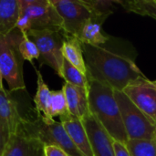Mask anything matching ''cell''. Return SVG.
<instances>
[{
  "mask_svg": "<svg viewBox=\"0 0 156 156\" xmlns=\"http://www.w3.org/2000/svg\"><path fill=\"white\" fill-rule=\"evenodd\" d=\"M87 78L122 91L130 83L145 76L136 63L126 55L104 46L82 44Z\"/></svg>",
  "mask_w": 156,
  "mask_h": 156,
  "instance_id": "obj_1",
  "label": "cell"
},
{
  "mask_svg": "<svg viewBox=\"0 0 156 156\" xmlns=\"http://www.w3.org/2000/svg\"><path fill=\"white\" fill-rule=\"evenodd\" d=\"M88 80L90 114L101 123L113 141L126 144L129 139L113 89L95 80Z\"/></svg>",
  "mask_w": 156,
  "mask_h": 156,
  "instance_id": "obj_2",
  "label": "cell"
},
{
  "mask_svg": "<svg viewBox=\"0 0 156 156\" xmlns=\"http://www.w3.org/2000/svg\"><path fill=\"white\" fill-rule=\"evenodd\" d=\"M19 7L16 28L21 33L30 30L63 31L62 18L50 0H19Z\"/></svg>",
  "mask_w": 156,
  "mask_h": 156,
  "instance_id": "obj_3",
  "label": "cell"
},
{
  "mask_svg": "<svg viewBox=\"0 0 156 156\" xmlns=\"http://www.w3.org/2000/svg\"><path fill=\"white\" fill-rule=\"evenodd\" d=\"M21 131L27 136L40 141L43 145H54L69 156H84L74 145L60 122L48 120L38 113L34 120L23 118Z\"/></svg>",
  "mask_w": 156,
  "mask_h": 156,
  "instance_id": "obj_4",
  "label": "cell"
},
{
  "mask_svg": "<svg viewBox=\"0 0 156 156\" xmlns=\"http://www.w3.org/2000/svg\"><path fill=\"white\" fill-rule=\"evenodd\" d=\"M22 33L14 29L5 36L0 35V70L10 91L26 90L23 74L24 59L18 50Z\"/></svg>",
  "mask_w": 156,
  "mask_h": 156,
  "instance_id": "obj_5",
  "label": "cell"
},
{
  "mask_svg": "<svg viewBox=\"0 0 156 156\" xmlns=\"http://www.w3.org/2000/svg\"><path fill=\"white\" fill-rule=\"evenodd\" d=\"M114 96L120 109L128 139L156 140L155 124L135 106L123 91L114 90Z\"/></svg>",
  "mask_w": 156,
  "mask_h": 156,
  "instance_id": "obj_6",
  "label": "cell"
},
{
  "mask_svg": "<svg viewBox=\"0 0 156 156\" xmlns=\"http://www.w3.org/2000/svg\"><path fill=\"white\" fill-rule=\"evenodd\" d=\"M26 34L38 48L40 64H47L60 77L64 60L62 48L66 34L63 31L54 30H30Z\"/></svg>",
  "mask_w": 156,
  "mask_h": 156,
  "instance_id": "obj_7",
  "label": "cell"
},
{
  "mask_svg": "<svg viewBox=\"0 0 156 156\" xmlns=\"http://www.w3.org/2000/svg\"><path fill=\"white\" fill-rule=\"evenodd\" d=\"M63 21L65 34L79 37L91 13L81 0H50Z\"/></svg>",
  "mask_w": 156,
  "mask_h": 156,
  "instance_id": "obj_8",
  "label": "cell"
},
{
  "mask_svg": "<svg viewBox=\"0 0 156 156\" xmlns=\"http://www.w3.org/2000/svg\"><path fill=\"white\" fill-rule=\"evenodd\" d=\"M122 91L156 126V80L141 78Z\"/></svg>",
  "mask_w": 156,
  "mask_h": 156,
  "instance_id": "obj_9",
  "label": "cell"
},
{
  "mask_svg": "<svg viewBox=\"0 0 156 156\" xmlns=\"http://www.w3.org/2000/svg\"><path fill=\"white\" fill-rule=\"evenodd\" d=\"M81 121L87 131L93 156H116L113 139L101 123L91 114Z\"/></svg>",
  "mask_w": 156,
  "mask_h": 156,
  "instance_id": "obj_10",
  "label": "cell"
},
{
  "mask_svg": "<svg viewBox=\"0 0 156 156\" xmlns=\"http://www.w3.org/2000/svg\"><path fill=\"white\" fill-rule=\"evenodd\" d=\"M2 156H45L44 145L20 130L17 133L9 135Z\"/></svg>",
  "mask_w": 156,
  "mask_h": 156,
  "instance_id": "obj_11",
  "label": "cell"
},
{
  "mask_svg": "<svg viewBox=\"0 0 156 156\" xmlns=\"http://www.w3.org/2000/svg\"><path fill=\"white\" fill-rule=\"evenodd\" d=\"M60 122L74 145L84 156H93L90 142L82 121L67 113L59 117Z\"/></svg>",
  "mask_w": 156,
  "mask_h": 156,
  "instance_id": "obj_12",
  "label": "cell"
},
{
  "mask_svg": "<svg viewBox=\"0 0 156 156\" xmlns=\"http://www.w3.org/2000/svg\"><path fill=\"white\" fill-rule=\"evenodd\" d=\"M62 90L66 97L68 111L70 115L80 120H83L85 117L90 114L88 89L65 82Z\"/></svg>",
  "mask_w": 156,
  "mask_h": 156,
  "instance_id": "obj_13",
  "label": "cell"
},
{
  "mask_svg": "<svg viewBox=\"0 0 156 156\" xmlns=\"http://www.w3.org/2000/svg\"><path fill=\"white\" fill-rule=\"evenodd\" d=\"M0 119L9 135L16 134L21 130L23 118L18 112L17 102L5 90H0Z\"/></svg>",
  "mask_w": 156,
  "mask_h": 156,
  "instance_id": "obj_14",
  "label": "cell"
},
{
  "mask_svg": "<svg viewBox=\"0 0 156 156\" xmlns=\"http://www.w3.org/2000/svg\"><path fill=\"white\" fill-rule=\"evenodd\" d=\"M105 20V18L91 16L78 37L81 44L93 47L106 45L111 37L102 30V24Z\"/></svg>",
  "mask_w": 156,
  "mask_h": 156,
  "instance_id": "obj_15",
  "label": "cell"
},
{
  "mask_svg": "<svg viewBox=\"0 0 156 156\" xmlns=\"http://www.w3.org/2000/svg\"><path fill=\"white\" fill-rule=\"evenodd\" d=\"M19 12V0H0V35H8L16 28Z\"/></svg>",
  "mask_w": 156,
  "mask_h": 156,
  "instance_id": "obj_16",
  "label": "cell"
},
{
  "mask_svg": "<svg viewBox=\"0 0 156 156\" xmlns=\"http://www.w3.org/2000/svg\"><path fill=\"white\" fill-rule=\"evenodd\" d=\"M62 52L65 59L87 76V67L84 59L82 44L79 38L66 34Z\"/></svg>",
  "mask_w": 156,
  "mask_h": 156,
  "instance_id": "obj_17",
  "label": "cell"
},
{
  "mask_svg": "<svg viewBox=\"0 0 156 156\" xmlns=\"http://www.w3.org/2000/svg\"><path fill=\"white\" fill-rule=\"evenodd\" d=\"M37 72V93L34 98V102L37 113L41 114L44 118L52 120L49 115V102L51 90L43 80L40 71L35 69Z\"/></svg>",
  "mask_w": 156,
  "mask_h": 156,
  "instance_id": "obj_18",
  "label": "cell"
},
{
  "mask_svg": "<svg viewBox=\"0 0 156 156\" xmlns=\"http://www.w3.org/2000/svg\"><path fill=\"white\" fill-rule=\"evenodd\" d=\"M115 3L122 5L129 12L150 16L156 20V0H121Z\"/></svg>",
  "mask_w": 156,
  "mask_h": 156,
  "instance_id": "obj_19",
  "label": "cell"
},
{
  "mask_svg": "<svg viewBox=\"0 0 156 156\" xmlns=\"http://www.w3.org/2000/svg\"><path fill=\"white\" fill-rule=\"evenodd\" d=\"M60 77L65 80L66 83L89 90V80L87 76L80 72L65 58L63 60Z\"/></svg>",
  "mask_w": 156,
  "mask_h": 156,
  "instance_id": "obj_20",
  "label": "cell"
},
{
  "mask_svg": "<svg viewBox=\"0 0 156 156\" xmlns=\"http://www.w3.org/2000/svg\"><path fill=\"white\" fill-rule=\"evenodd\" d=\"M125 146L130 156H156V140H129Z\"/></svg>",
  "mask_w": 156,
  "mask_h": 156,
  "instance_id": "obj_21",
  "label": "cell"
},
{
  "mask_svg": "<svg viewBox=\"0 0 156 156\" xmlns=\"http://www.w3.org/2000/svg\"><path fill=\"white\" fill-rule=\"evenodd\" d=\"M82 3L89 8L91 16L107 18L114 11L115 1L108 0H81Z\"/></svg>",
  "mask_w": 156,
  "mask_h": 156,
  "instance_id": "obj_22",
  "label": "cell"
},
{
  "mask_svg": "<svg viewBox=\"0 0 156 156\" xmlns=\"http://www.w3.org/2000/svg\"><path fill=\"white\" fill-rule=\"evenodd\" d=\"M69 113L66 97L63 90H51L50 102H49V115L53 119L55 116H62Z\"/></svg>",
  "mask_w": 156,
  "mask_h": 156,
  "instance_id": "obj_23",
  "label": "cell"
},
{
  "mask_svg": "<svg viewBox=\"0 0 156 156\" xmlns=\"http://www.w3.org/2000/svg\"><path fill=\"white\" fill-rule=\"evenodd\" d=\"M18 50L24 60H27L32 63L34 59L39 58V51L37 47L27 36L26 33H22V38L18 44Z\"/></svg>",
  "mask_w": 156,
  "mask_h": 156,
  "instance_id": "obj_24",
  "label": "cell"
},
{
  "mask_svg": "<svg viewBox=\"0 0 156 156\" xmlns=\"http://www.w3.org/2000/svg\"><path fill=\"white\" fill-rule=\"evenodd\" d=\"M8 138H9V133H8L4 122L0 119V156L3 155L6 143L8 141Z\"/></svg>",
  "mask_w": 156,
  "mask_h": 156,
  "instance_id": "obj_25",
  "label": "cell"
},
{
  "mask_svg": "<svg viewBox=\"0 0 156 156\" xmlns=\"http://www.w3.org/2000/svg\"><path fill=\"white\" fill-rule=\"evenodd\" d=\"M45 156H69L62 149L54 145H44Z\"/></svg>",
  "mask_w": 156,
  "mask_h": 156,
  "instance_id": "obj_26",
  "label": "cell"
},
{
  "mask_svg": "<svg viewBox=\"0 0 156 156\" xmlns=\"http://www.w3.org/2000/svg\"><path fill=\"white\" fill-rule=\"evenodd\" d=\"M113 146H114L116 156H130L125 144L113 141Z\"/></svg>",
  "mask_w": 156,
  "mask_h": 156,
  "instance_id": "obj_27",
  "label": "cell"
},
{
  "mask_svg": "<svg viewBox=\"0 0 156 156\" xmlns=\"http://www.w3.org/2000/svg\"><path fill=\"white\" fill-rule=\"evenodd\" d=\"M0 90H5L3 86V76H2L1 70H0Z\"/></svg>",
  "mask_w": 156,
  "mask_h": 156,
  "instance_id": "obj_28",
  "label": "cell"
},
{
  "mask_svg": "<svg viewBox=\"0 0 156 156\" xmlns=\"http://www.w3.org/2000/svg\"><path fill=\"white\" fill-rule=\"evenodd\" d=\"M155 139H156V134H155Z\"/></svg>",
  "mask_w": 156,
  "mask_h": 156,
  "instance_id": "obj_29",
  "label": "cell"
}]
</instances>
